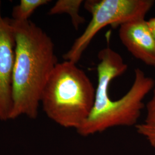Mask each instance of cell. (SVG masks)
Listing matches in <instances>:
<instances>
[{
  "instance_id": "cell-10",
  "label": "cell",
  "mask_w": 155,
  "mask_h": 155,
  "mask_svg": "<svg viewBox=\"0 0 155 155\" xmlns=\"http://www.w3.org/2000/svg\"><path fill=\"white\" fill-rule=\"evenodd\" d=\"M144 122L155 125V86L153 89L152 97L146 106V117Z\"/></svg>"
},
{
  "instance_id": "cell-2",
  "label": "cell",
  "mask_w": 155,
  "mask_h": 155,
  "mask_svg": "<svg viewBox=\"0 0 155 155\" xmlns=\"http://www.w3.org/2000/svg\"><path fill=\"white\" fill-rule=\"evenodd\" d=\"M98 83L94 105L88 118L77 132L89 137L112 127L137 125L144 107V98L153 89L155 80L140 68L134 70L133 84L121 98L113 100L109 87L113 79L127 70V64L118 52L107 47L98 55Z\"/></svg>"
},
{
  "instance_id": "cell-9",
  "label": "cell",
  "mask_w": 155,
  "mask_h": 155,
  "mask_svg": "<svg viewBox=\"0 0 155 155\" xmlns=\"http://www.w3.org/2000/svg\"><path fill=\"white\" fill-rule=\"evenodd\" d=\"M136 128L137 133L144 137L150 144L155 143V125L143 122L137 124Z\"/></svg>"
},
{
  "instance_id": "cell-5",
  "label": "cell",
  "mask_w": 155,
  "mask_h": 155,
  "mask_svg": "<svg viewBox=\"0 0 155 155\" xmlns=\"http://www.w3.org/2000/svg\"><path fill=\"white\" fill-rule=\"evenodd\" d=\"M0 1V120H11L13 108L12 78L15 39L10 18H3Z\"/></svg>"
},
{
  "instance_id": "cell-3",
  "label": "cell",
  "mask_w": 155,
  "mask_h": 155,
  "mask_svg": "<svg viewBox=\"0 0 155 155\" xmlns=\"http://www.w3.org/2000/svg\"><path fill=\"white\" fill-rule=\"evenodd\" d=\"M95 89L87 74L71 61L59 63L51 74L41 103L47 117L59 125L76 131L94 105Z\"/></svg>"
},
{
  "instance_id": "cell-4",
  "label": "cell",
  "mask_w": 155,
  "mask_h": 155,
  "mask_svg": "<svg viewBox=\"0 0 155 155\" xmlns=\"http://www.w3.org/2000/svg\"><path fill=\"white\" fill-rule=\"evenodd\" d=\"M153 0H87L84 7L91 18L83 33L63 55L66 61L77 63L100 31L108 25L120 27L130 21L145 19L154 5Z\"/></svg>"
},
{
  "instance_id": "cell-7",
  "label": "cell",
  "mask_w": 155,
  "mask_h": 155,
  "mask_svg": "<svg viewBox=\"0 0 155 155\" xmlns=\"http://www.w3.org/2000/svg\"><path fill=\"white\" fill-rule=\"evenodd\" d=\"M83 4V0H58L50 9L48 14L55 15L66 13L71 17L74 28L77 30L86 21L79 14L81 6Z\"/></svg>"
},
{
  "instance_id": "cell-1",
  "label": "cell",
  "mask_w": 155,
  "mask_h": 155,
  "mask_svg": "<svg viewBox=\"0 0 155 155\" xmlns=\"http://www.w3.org/2000/svg\"><path fill=\"white\" fill-rule=\"evenodd\" d=\"M15 39L11 120L24 115L35 119L45 86L58 63L50 36L36 24L11 18Z\"/></svg>"
},
{
  "instance_id": "cell-11",
  "label": "cell",
  "mask_w": 155,
  "mask_h": 155,
  "mask_svg": "<svg viewBox=\"0 0 155 155\" xmlns=\"http://www.w3.org/2000/svg\"><path fill=\"white\" fill-rule=\"evenodd\" d=\"M147 22L150 31L155 37V17L150 18L149 20H147Z\"/></svg>"
},
{
  "instance_id": "cell-6",
  "label": "cell",
  "mask_w": 155,
  "mask_h": 155,
  "mask_svg": "<svg viewBox=\"0 0 155 155\" xmlns=\"http://www.w3.org/2000/svg\"><path fill=\"white\" fill-rule=\"evenodd\" d=\"M118 36L135 58L155 68V37L147 20L137 19L123 24L119 27Z\"/></svg>"
},
{
  "instance_id": "cell-12",
  "label": "cell",
  "mask_w": 155,
  "mask_h": 155,
  "mask_svg": "<svg viewBox=\"0 0 155 155\" xmlns=\"http://www.w3.org/2000/svg\"><path fill=\"white\" fill-rule=\"evenodd\" d=\"M154 149L155 150V143H152V144H150Z\"/></svg>"
},
{
  "instance_id": "cell-8",
  "label": "cell",
  "mask_w": 155,
  "mask_h": 155,
  "mask_svg": "<svg viewBox=\"0 0 155 155\" xmlns=\"http://www.w3.org/2000/svg\"><path fill=\"white\" fill-rule=\"evenodd\" d=\"M49 0H21L18 5L13 8L12 19L17 21H26L39 7L47 4Z\"/></svg>"
}]
</instances>
